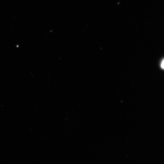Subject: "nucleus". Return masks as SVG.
Returning a JSON list of instances; mask_svg holds the SVG:
<instances>
[{
	"label": "nucleus",
	"instance_id": "1",
	"mask_svg": "<svg viewBox=\"0 0 164 164\" xmlns=\"http://www.w3.org/2000/svg\"><path fill=\"white\" fill-rule=\"evenodd\" d=\"M161 67L163 69H164V60H163L162 61L161 63Z\"/></svg>",
	"mask_w": 164,
	"mask_h": 164
}]
</instances>
